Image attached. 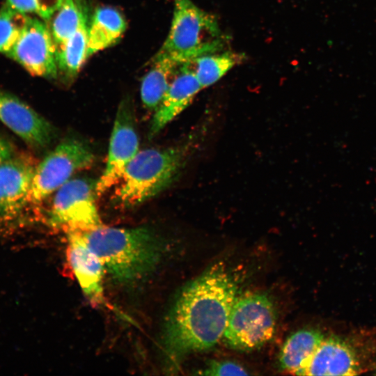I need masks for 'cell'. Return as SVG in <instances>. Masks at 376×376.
<instances>
[{"mask_svg":"<svg viewBox=\"0 0 376 376\" xmlns=\"http://www.w3.org/2000/svg\"><path fill=\"white\" fill-rule=\"evenodd\" d=\"M238 290L237 276L223 261L187 283L165 321L164 344L169 360L175 363L216 345L223 338Z\"/></svg>","mask_w":376,"mask_h":376,"instance_id":"1","label":"cell"},{"mask_svg":"<svg viewBox=\"0 0 376 376\" xmlns=\"http://www.w3.org/2000/svg\"><path fill=\"white\" fill-rule=\"evenodd\" d=\"M113 279L125 285L143 280L158 265L163 246L148 227L113 228L101 225L79 231Z\"/></svg>","mask_w":376,"mask_h":376,"instance_id":"2","label":"cell"},{"mask_svg":"<svg viewBox=\"0 0 376 376\" xmlns=\"http://www.w3.org/2000/svg\"><path fill=\"white\" fill-rule=\"evenodd\" d=\"M192 148L190 141L173 147L139 151L118 182L115 201L124 207L135 206L166 189L180 175Z\"/></svg>","mask_w":376,"mask_h":376,"instance_id":"3","label":"cell"},{"mask_svg":"<svg viewBox=\"0 0 376 376\" xmlns=\"http://www.w3.org/2000/svg\"><path fill=\"white\" fill-rule=\"evenodd\" d=\"M227 42L215 17L191 0H174L169 34L156 54L181 63L221 52Z\"/></svg>","mask_w":376,"mask_h":376,"instance_id":"4","label":"cell"},{"mask_svg":"<svg viewBox=\"0 0 376 376\" xmlns=\"http://www.w3.org/2000/svg\"><path fill=\"white\" fill-rule=\"evenodd\" d=\"M376 355V336L367 332L324 337L299 375H355L368 370Z\"/></svg>","mask_w":376,"mask_h":376,"instance_id":"5","label":"cell"},{"mask_svg":"<svg viewBox=\"0 0 376 376\" xmlns=\"http://www.w3.org/2000/svg\"><path fill=\"white\" fill-rule=\"evenodd\" d=\"M276 314L265 293L237 297L231 308L222 340L228 347L251 351L261 347L274 336Z\"/></svg>","mask_w":376,"mask_h":376,"instance_id":"6","label":"cell"},{"mask_svg":"<svg viewBox=\"0 0 376 376\" xmlns=\"http://www.w3.org/2000/svg\"><path fill=\"white\" fill-rule=\"evenodd\" d=\"M94 159L91 148L85 142L72 137L64 139L36 166L28 203H40L76 171L91 166Z\"/></svg>","mask_w":376,"mask_h":376,"instance_id":"7","label":"cell"},{"mask_svg":"<svg viewBox=\"0 0 376 376\" xmlns=\"http://www.w3.org/2000/svg\"><path fill=\"white\" fill-rule=\"evenodd\" d=\"M96 183L88 178H76L63 184L54 197L49 223L68 231H85L102 225L95 203Z\"/></svg>","mask_w":376,"mask_h":376,"instance_id":"8","label":"cell"},{"mask_svg":"<svg viewBox=\"0 0 376 376\" xmlns=\"http://www.w3.org/2000/svg\"><path fill=\"white\" fill-rule=\"evenodd\" d=\"M56 54L49 26L40 18L29 16L19 37L6 56L31 75L56 79L58 70Z\"/></svg>","mask_w":376,"mask_h":376,"instance_id":"9","label":"cell"},{"mask_svg":"<svg viewBox=\"0 0 376 376\" xmlns=\"http://www.w3.org/2000/svg\"><path fill=\"white\" fill-rule=\"evenodd\" d=\"M134 108L129 99L120 102L111 134L105 169L96 183L97 195L118 183L130 161L139 152Z\"/></svg>","mask_w":376,"mask_h":376,"instance_id":"10","label":"cell"},{"mask_svg":"<svg viewBox=\"0 0 376 376\" xmlns=\"http://www.w3.org/2000/svg\"><path fill=\"white\" fill-rule=\"evenodd\" d=\"M0 121L31 148L42 149L56 136L54 126L15 95L0 90Z\"/></svg>","mask_w":376,"mask_h":376,"instance_id":"11","label":"cell"},{"mask_svg":"<svg viewBox=\"0 0 376 376\" xmlns=\"http://www.w3.org/2000/svg\"><path fill=\"white\" fill-rule=\"evenodd\" d=\"M26 155H13L0 165V221L15 219L28 204L36 167Z\"/></svg>","mask_w":376,"mask_h":376,"instance_id":"12","label":"cell"},{"mask_svg":"<svg viewBox=\"0 0 376 376\" xmlns=\"http://www.w3.org/2000/svg\"><path fill=\"white\" fill-rule=\"evenodd\" d=\"M67 256L84 295L92 304H102L104 267L79 231L68 233Z\"/></svg>","mask_w":376,"mask_h":376,"instance_id":"13","label":"cell"},{"mask_svg":"<svg viewBox=\"0 0 376 376\" xmlns=\"http://www.w3.org/2000/svg\"><path fill=\"white\" fill-rule=\"evenodd\" d=\"M202 89L191 68V62L185 63L155 109L149 129V136H155L187 109Z\"/></svg>","mask_w":376,"mask_h":376,"instance_id":"14","label":"cell"},{"mask_svg":"<svg viewBox=\"0 0 376 376\" xmlns=\"http://www.w3.org/2000/svg\"><path fill=\"white\" fill-rule=\"evenodd\" d=\"M185 64L169 57L155 54L152 66L141 84V97L146 108L155 111Z\"/></svg>","mask_w":376,"mask_h":376,"instance_id":"15","label":"cell"},{"mask_svg":"<svg viewBox=\"0 0 376 376\" xmlns=\"http://www.w3.org/2000/svg\"><path fill=\"white\" fill-rule=\"evenodd\" d=\"M324 335L318 329L307 328L292 334L283 343L279 355L281 369L297 375L312 357Z\"/></svg>","mask_w":376,"mask_h":376,"instance_id":"16","label":"cell"},{"mask_svg":"<svg viewBox=\"0 0 376 376\" xmlns=\"http://www.w3.org/2000/svg\"><path fill=\"white\" fill-rule=\"evenodd\" d=\"M127 27L123 16L116 9H96L88 26V58L117 42Z\"/></svg>","mask_w":376,"mask_h":376,"instance_id":"17","label":"cell"},{"mask_svg":"<svg viewBox=\"0 0 376 376\" xmlns=\"http://www.w3.org/2000/svg\"><path fill=\"white\" fill-rule=\"evenodd\" d=\"M88 26L85 19L77 30L56 49L58 75L72 81L88 58Z\"/></svg>","mask_w":376,"mask_h":376,"instance_id":"18","label":"cell"},{"mask_svg":"<svg viewBox=\"0 0 376 376\" xmlns=\"http://www.w3.org/2000/svg\"><path fill=\"white\" fill-rule=\"evenodd\" d=\"M219 52L203 55L191 62L196 77L203 89L217 82L245 58L244 54L240 53L231 51Z\"/></svg>","mask_w":376,"mask_h":376,"instance_id":"19","label":"cell"},{"mask_svg":"<svg viewBox=\"0 0 376 376\" xmlns=\"http://www.w3.org/2000/svg\"><path fill=\"white\" fill-rule=\"evenodd\" d=\"M51 19L49 29L56 49L77 30L86 17L80 0H64Z\"/></svg>","mask_w":376,"mask_h":376,"instance_id":"20","label":"cell"},{"mask_svg":"<svg viewBox=\"0 0 376 376\" xmlns=\"http://www.w3.org/2000/svg\"><path fill=\"white\" fill-rule=\"evenodd\" d=\"M29 16L11 8L6 3L0 9V53L6 55L12 49Z\"/></svg>","mask_w":376,"mask_h":376,"instance_id":"21","label":"cell"},{"mask_svg":"<svg viewBox=\"0 0 376 376\" xmlns=\"http://www.w3.org/2000/svg\"><path fill=\"white\" fill-rule=\"evenodd\" d=\"M64 0H6V4L24 13L33 14L44 21L50 20Z\"/></svg>","mask_w":376,"mask_h":376,"instance_id":"22","label":"cell"},{"mask_svg":"<svg viewBox=\"0 0 376 376\" xmlns=\"http://www.w3.org/2000/svg\"><path fill=\"white\" fill-rule=\"evenodd\" d=\"M199 373L203 375H247L249 373L240 363L232 361H212Z\"/></svg>","mask_w":376,"mask_h":376,"instance_id":"23","label":"cell"},{"mask_svg":"<svg viewBox=\"0 0 376 376\" xmlns=\"http://www.w3.org/2000/svg\"><path fill=\"white\" fill-rule=\"evenodd\" d=\"M14 155L13 147L10 142L0 137V165Z\"/></svg>","mask_w":376,"mask_h":376,"instance_id":"24","label":"cell"}]
</instances>
